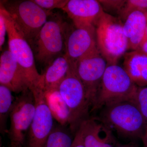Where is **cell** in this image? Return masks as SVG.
Returning a JSON list of instances; mask_svg holds the SVG:
<instances>
[{
    "instance_id": "obj_18",
    "label": "cell",
    "mask_w": 147,
    "mask_h": 147,
    "mask_svg": "<svg viewBox=\"0 0 147 147\" xmlns=\"http://www.w3.org/2000/svg\"><path fill=\"white\" fill-rule=\"evenodd\" d=\"M43 92L45 102L53 118L61 125L68 126L69 110L59 88Z\"/></svg>"
},
{
    "instance_id": "obj_21",
    "label": "cell",
    "mask_w": 147,
    "mask_h": 147,
    "mask_svg": "<svg viewBox=\"0 0 147 147\" xmlns=\"http://www.w3.org/2000/svg\"><path fill=\"white\" fill-rule=\"evenodd\" d=\"M137 10L147 11V0H127L118 14L122 21H125L129 14Z\"/></svg>"
},
{
    "instance_id": "obj_25",
    "label": "cell",
    "mask_w": 147,
    "mask_h": 147,
    "mask_svg": "<svg viewBox=\"0 0 147 147\" xmlns=\"http://www.w3.org/2000/svg\"><path fill=\"white\" fill-rule=\"evenodd\" d=\"M7 34L6 26L4 17L1 13H0V48L2 50L3 45L5 41V36Z\"/></svg>"
},
{
    "instance_id": "obj_5",
    "label": "cell",
    "mask_w": 147,
    "mask_h": 147,
    "mask_svg": "<svg viewBox=\"0 0 147 147\" xmlns=\"http://www.w3.org/2000/svg\"><path fill=\"white\" fill-rule=\"evenodd\" d=\"M68 26L59 18L46 22L30 44L37 61L48 65L56 58L65 54Z\"/></svg>"
},
{
    "instance_id": "obj_2",
    "label": "cell",
    "mask_w": 147,
    "mask_h": 147,
    "mask_svg": "<svg viewBox=\"0 0 147 147\" xmlns=\"http://www.w3.org/2000/svg\"><path fill=\"white\" fill-rule=\"evenodd\" d=\"M98 49L108 65H117L128 50V43L120 18L103 11L94 24Z\"/></svg>"
},
{
    "instance_id": "obj_19",
    "label": "cell",
    "mask_w": 147,
    "mask_h": 147,
    "mask_svg": "<svg viewBox=\"0 0 147 147\" xmlns=\"http://www.w3.org/2000/svg\"><path fill=\"white\" fill-rule=\"evenodd\" d=\"M74 136L68 126L54 124L44 147H71Z\"/></svg>"
},
{
    "instance_id": "obj_15",
    "label": "cell",
    "mask_w": 147,
    "mask_h": 147,
    "mask_svg": "<svg viewBox=\"0 0 147 147\" xmlns=\"http://www.w3.org/2000/svg\"><path fill=\"white\" fill-rule=\"evenodd\" d=\"M123 24L128 43V50H137L144 36L147 27V11L137 10L129 15Z\"/></svg>"
},
{
    "instance_id": "obj_12",
    "label": "cell",
    "mask_w": 147,
    "mask_h": 147,
    "mask_svg": "<svg viewBox=\"0 0 147 147\" xmlns=\"http://www.w3.org/2000/svg\"><path fill=\"white\" fill-rule=\"evenodd\" d=\"M0 85L18 94L30 88L24 70L9 49L4 50L0 58Z\"/></svg>"
},
{
    "instance_id": "obj_10",
    "label": "cell",
    "mask_w": 147,
    "mask_h": 147,
    "mask_svg": "<svg viewBox=\"0 0 147 147\" xmlns=\"http://www.w3.org/2000/svg\"><path fill=\"white\" fill-rule=\"evenodd\" d=\"M32 92L35 99V113L27 131L24 147H44L54 127V119L45 102L43 90Z\"/></svg>"
},
{
    "instance_id": "obj_29",
    "label": "cell",
    "mask_w": 147,
    "mask_h": 147,
    "mask_svg": "<svg viewBox=\"0 0 147 147\" xmlns=\"http://www.w3.org/2000/svg\"><path fill=\"white\" fill-rule=\"evenodd\" d=\"M143 144V147H147V128L146 133L142 139Z\"/></svg>"
},
{
    "instance_id": "obj_14",
    "label": "cell",
    "mask_w": 147,
    "mask_h": 147,
    "mask_svg": "<svg viewBox=\"0 0 147 147\" xmlns=\"http://www.w3.org/2000/svg\"><path fill=\"white\" fill-rule=\"evenodd\" d=\"M81 126L85 147H103L117 142L114 133L98 117H90Z\"/></svg>"
},
{
    "instance_id": "obj_20",
    "label": "cell",
    "mask_w": 147,
    "mask_h": 147,
    "mask_svg": "<svg viewBox=\"0 0 147 147\" xmlns=\"http://www.w3.org/2000/svg\"><path fill=\"white\" fill-rule=\"evenodd\" d=\"M12 92L6 87L0 85V132L3 135L8 132L7 121L15 99Z\"/></svg>"
},
{
    "instance_id": "obj_26",
    "label": "cell",
    "mask_w": 147,
    "mask_h": 147,
    "mask_svg": "<svg viewBox=\"0 0 147 147\" xmlns=\"http://www.w3.org/2000/svg\"><path fill=\"white\" fill-rule=\"evenodd\" d=\"M71 147H85L83 139V131L81 125L75 133Z\"/></svg>"
},
{
    "instance_id": "obj_13",
    "label": "cell",
    "mask_w": 147,
    "mask_h": 147,
    "mask_svg": "<svg viewBox=\"0 0 147 147\" xmlns=\"http://www.w3.org/2000/svg\"><path fill=\"white\" fill-rule=\"evenodd\" d=\"M63 10L76 27H94L96 21L103 11L96 0H69Z\"/></svg>"
},
{
    "instance_id": "obj_6",
    "label": "cell",
    "mask_w": 147,
    "mask_h": 147,
    "mask_svg": "<svg viewBox=\"0 0 147 147\" xmlns=\"http://www.w3.org/2000/svg\"><path fill=\"white\" fill-rule=\"evenodd\" d=\"M0 13L5 20L9 50L26 74L30 84V89L32 91L42 90V74L38 73L36 68L31 46L18 31L10 15L2 6Z\"/></svg>"
},
{
    "instance_id": "obj_22",
    "label": "cell",
    "mask_w": 147,
    "mask_h": 147,
    "mask_svg": "<svg viewBox=\"0 0 147 147\" xmlns=\"http://www.w3.org/2000/svg\"><path fill=\"white\" fill-rule=\"evenodd\" d=\"M135 100L147 121V86L138 88Z\"/></svg>"
},
{
    "instance_id": "obj_27",
    "label": "cell",
    "mask_w": 147,
    "mask_h": 147,
    "mask_svg": "<svg viewBox=\"0 0 147 147\" xmlns=\"http://www.w3.org/2000/svg\"><path fill=\"white\" fill-rule=\"evenodd\" d=\"M137 50L147 54V27L144 38Z\"/></svg>"
},
{
    "instance_id": "obj_28",
    "label": "cell",
    "mask_w": 147,
    "mask_h": 147,
    "mask_svg": "<svg viewBox=\"0 0 147 147\" xmlns=\"http://www.w3.org/2000/svg\"><path fill=\"white\" fill-rule=\"evenodd\" d=\"M116 147H139V146L137 143L130 142L125 144L118 145Z\"/></svg>"
},
{
    "instance_id": "obj_3",
    "label": "cell",
    "mask_w": 147,
    "mask_h": 147,
    "mask_svg": "<svg viewBox=\"0 0 147 147\" xmlns=\"http://www.w3.org/2000/svg\"><path fill=\"white\" fill-rule=\"evenodd\" d=\"M138 88L123 67L108 65L91 112L115 102L135 99Z\"/></svg>"
},
{
    "instance_id": "obj_30",
    "label": "cell",
    "mask_w": 147,
    "mask_h": 147,
    "mask_svg": "<svg viewBox=\"0 0 147 147\" xmlns=\"http://www.w3.org/2000/svg\"><path fill=\"white\" fill-rule=\"evenodd\" d=\"M3 147L2 146H1V147ZM9 147H15V146H10V145H9Z\"/></svg>"
},
{
    "instance_id": "obj_4",
    "label": "cell",
    "mask_w": 147,
    "mask_h": 147,
    "mask_svg": "<svg viewBox=\"0 0 147 147\" xmlns=\"http://www.w3.org/2000/svg\"><path fill=\"white\" fill-rule=\"evenodd\" d=\"M1 5L8 12L16 28L30 45L52 13L33 0L2 1Z\"/></svg>"
},
{
    "instance_id": "obj_16",
    "label": "cell",
    "mask_w": 147,
    "mask_h": 147,
    "mask_svg": "<svg viewBox=\"0 0 147 147\" xmlns=\"http://www.w3.org/2000/svg\"><path fill=\"white\" fill-rule=\"evenodd\" d=\"M123 68L137 86H147V54L132 50L124 55Z\"/></svg>"
},
{
    "instance_id": "obj_7",
    "label": "cell",
    "mask_w": 147,
    "mask_h": 147,
    "mask_svg": "<svg viewBox=\"0 0 147 147\" xmlns=\"http://www.w3.org/2000/svg\"><path fill=\"white\" fill-rule=\"evenodd\" d=\"M59 90L69 110V127L75 135L82 123L90 117L91 107L85 87L71 67Z\"/></svg>"
},
{
    "instance_id": "obj_17",
    "label": "cell",
    "mask_w": 147,
    "mask_h": 147,
    "mask_svg": "<svg viewBox=\"0 0 147 147\" xmlns=\"http://www.w3.org/2000/svg\"><path fill=\"white\" fill-rule=\"evenodd\" d=\"M71 67L70 62L65 54L56 58L47 65L45 72L42 74L43 91L59 88Z\"/></svg>"
},
{
    "instance_id": "obj_11",
    "label": "cell",
    "mask_w": 147,
    "mask_h": 147,
    "mask_svg": "<svg viewBox=\"0 0 147 147\" xmlns=\"http://www.w3.org/2000/svg\"><path fill=\"white\" fill-rule=\"evenodd\" d=\"M65 55L72 65L76 61L97 48L95 27L68 26L65 38Z\"/></svg>"
},
{
    "instance_id": "obj_24",
    "label": "cell",
    "mask_w": 147,
    "mask_h": 147,
    "mask_svg": "<svg viewBox=\"0 0 147 147\" xmlns=\"http://www.w3.org/2000/svg\"><path fill=\"white\" fill-rule=\"evenodd\" d=\"M98 1L101 5L103 10L104 9L110 11H116L117 12L118 14L126 2V1L123 0H100Z\"/></svg>"
},
{
    "instance_id": "obj_9",
    "label": "cell",
    "mask_w": 147,
    "mask_h": 147,
    "mask_svg": "<svg viewBox=\"0 0 147 147\" xmlns=\"http://www.w3.org/2000/svg\"><path fill=\"white\" fill-rule=\"evenodd\" d=\"M108 66V63L98 48L71 65V68L84 84L91 109Z\"/></svg>"
},
{
    "instance_id": "obj_23",
    "label": "cell",
    "mask_w": 147,
    "mask_h": 147,
    "mask_svg": "<svg viewBox=\"0 0 147 147\" xmlns=\"http://www.w3.org/2000/svg\"><path fill=\"white\" fill-rule=\"evenodd\" d=\"M69 0H33L36 3L45 10L61 9L65 6Z\"/></svg>"
},
{
    "instance_id": "obj_1",
    "label": "cell",
    "mask_w": 147,
    "mask_h": 147,
    "mask_svg": "<svg viewBox=\"0 0 147 147\" xmlns=\"http://www.w3.org/2000/svg\"><path fill=\"white\" fill-rule=\"evenodd\" d=\"M100 110L98 118L120 138L136 142L144 137L147 121L135 99L115 102Z\"/></svg>"
},
{
    "instance_id": "obj_8",
    "label": "cell",
    "mask_w": 147,
    "mask_h": 147,
    "mask_svg": "<svg viewBox=\"0 0 147 147\" xmlns=\"http://www.w3.org/2000/svg\"><path fill=\"white\" fill-rule=\"evenodd\" d=\"M36 110L34 95L30 89L15 97L11 112L10 126L7 134L10 146L24 147L25 138Z\"/></svg>"
}]
</instances>
